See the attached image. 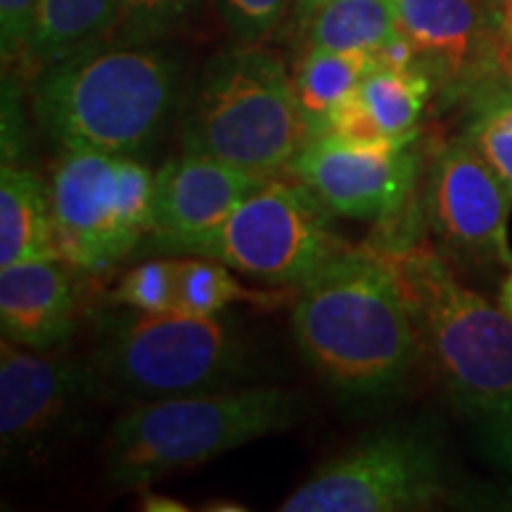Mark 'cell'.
I'll return each mask as SVG.
<instances>
[{
    "mask_svg": "<svg viewBox=\"0 0 512 512\" xmlns=\"http://www.w3.org/2000/svg\"><path fill=\"white\" fill-rule=\"evenodd\" d=\"M292 332L304 361L351 406L394 399L425 361L399 285L375 247L349 245L299 285Z\"/></svg>",
    "mask_w": 512,
    "mask_h": 512,
    "instance_id": "obj_1",
    "label": "cell"
},
{
    "mask_svg": "<svg viewBox=\"0 0 512 512\" xmlns=\"http://www.w3.org/2000/svg\"><path fill=\"white\" fill-rule=\"evenodd\" d=\"M181 79L171 50L107 38L34 74V114L62 150L138 157L174 117Z\"/></svg>",
    "mask_w": 512,
    "mask_h": 512,
    "instance_id": "obj_2",
    "label": "cell"
},
{
    "mask_svg": "<svg viewBox=\"0 0 512 512\" xmlns=\"http://www.w3.org/2000/svg\"><path fill=\"white\" fill-rule=\"evenodd\" d=\"M302 396L283 387H226L136 401L114 420L105 446V482L121 491L207 465L249 441L290 430Z\"/></svg>",
    "mask_w": 512,
    "mask_h": 512,
    "instance_id": "obj_3",
    "label": "cell"
},
{
    "mask_svg": "<svg viewBox=\"0 0 512 512\" xmlns=\"http://www.w3.org/2000/svg\"><path fill=\"white\" fill-rule=\"evenodd\" d=\"M311 140L294 79L261 43H238L204 64L185 102L183 150L259 178L290 171Z\"/></svg>",
    "mask_w": 512,
    "mask_h": 512,
    "instance_id": "obj_4",
    "label": "cell"
},
{
    "mask_svg": "<svg viewBox=\"0 0 512 512\" xmlns=\"http://www.w3.org/2000/svg\"><path fill=\"white\" fill-rule=\"evenodd\" d=\"M420 339L460 411L512 396V318L470 290L432 245L380 249Z\"/></svg>",
    "mask_w": 512,
    "mask_h": 512,
    "instance_id": "obj_5",
    "label": "cell"
},
{
    "mask_svg": "<svg viewBox=\"0 0 512 512\" xmlns=\"http://www.w3.org/2000/svg\"><path fill=\"white\" fill-rule=\"evenodd\" d=\"M91 366L100 392L128 401L238 387L254 375L249 349L219 316L128 309L102 325Z\"/></svg>",
    "mask_w": 512,
    "mask_h": 512,
    "instance_id": "obj_6",
    "label": "cell"
},
{
    "mask_svg": "<svg viewBox=\"0 0 512 512\" xmlns=\"http://www.w3.org/2000/svg\"><path fill=\"white\" fill-rule=\"evenodd\" d=\"M48 188L57 249L74 268L105 271L150 235L155 174L138 157L62 150Z\"/></svg>",
    "mask_w": 512,
    "mask_h": 512,
    "instance_id": "obj_7",
    "label": "cell"
},
{
    "mask_svg": "<svg viewBox=\"0 0 512 512\" xmlns=\"http://www.w3.org/2000/svg\"><path fill=\"white\" fill-rule=\"evenodd\" d=\"M446 463L425 427L363 434L294 489L280 512L425 510L446 496Z\"/></svg>",
    "mask_w": 512,
    "mask_h": 512,
    "instance_id": "obj_8",
    "label": "cell"
},
{
    "mask_svg": "<svg viewBox=\"0 0 512 512\" xmlns=\"http://www.w3.org/2000/svg\"><path fill=\"white\" fill-rule=\"evenodd\" d=\"M302 183L268 178L235 207L197 256L221 261L266 285L299 287L347 249Z\"/></svg>",
    "mask_w": 512,
    "mask_h": 512,
    "instance_id": "obj_9",
    "label": "cell"
},
{
    "mask_svg": "<svg viewBox=\"0 0 512 512\" xmlns=\"http://www.w3.org/2000/svg\"><path fill=\"white\" fill-rule=\"evenodd\" d=\"M100 392L91 363L0 344V446L5 465H36L67 437L86 401Z\"/></svg>",
    "mask_w": 512,
    "mask_h": 512,
    "instance_id": "obj_10",
    "label": "cell"
},
{
    "mask_svg": "<svg viewBox=\"0 0 512 512\" xmlns=\"http://www.w3.org/2000/svg\"><path fill=\"white\" fill-rule=\"evenodd\" d=\"M425 200L427 221L444 252L463 264L508 271L512 190L467 136L434 157Z\"/></svg>",
    "mask_w": 512,
    "mask_h": 512,
    "instance_id": "obj_11",
    "label": "cell"
},
{
    "mask_svg": "<svg viewBox=\"0 0 512 512\" xmlns=\"http://www.w3.org/2000/svg\"><path fill=\"white\" fill-rule=\"evenodd\" d=\"M415 136L356 140L318 133L290 174L332 214L349 219H384L406 200L418 174Z\"/></svg>",
    "mask_w": 512,
    "mask_h": 512,
    "instance_id": "obj_12",
    "label": "cell"
},
{
    "mask_svg": "<svg viewBox=\"0 0 512 512\" xmlns=\"http://www.w3.org/2000/svg\"><path fill=\"white\" fill-rule=\"evenodd\" d=\"M264 181L204 152L181 150L155 174L152 249L197 256Z\"/></svg>",
    "mask_w": 512,
    "mask_h": 512,
    "instance_id": "obj_13",
    "label": "cell"
},
{
    "mask_svg": "<svg viewBox=\"0 0 512 512\" xmlns=\"http://www.w3.org/2000/svg\"><path fill=\"white\" fill-rule=\"evenodd\" d=\"M396 12L432 83L463 86L503 60L489 0H396Z\"/></svg>",
    "mask_w": 512,
    "mask_h": 512,
    "instance_id": "obj_14",
    "label": "cell"
},
{
    "mask_svg": "<svg viewBox=\"0 0 512 512\" xmlns=\"http://www.w3.org/2000/svg\"><path fill=\"white\" fill-rule=\"evenodd\" d=\"M72 264L62 256L0 268L3 337L29 349L48 351L74 332L79 292Z\"/></svg>",
    "mask_w": 512,
    "mask_h": 512,
    "instance_id": "obj_15",
    "label": "cell"
},
{
    "mask_svg": "<svg viewBox=\"0 0 512 512\" xmlns=\"http://www.w3.org/2000/svg\"><path fill=\"white\" fill-rule=\"evenodd\" d=\"M60 256L50 188L31 169L5 159L0 169V268Z\"/></svg>",
    "mask_w": 512,
    "mask_h": 512,
    "instance_id": "obj_16",
    "label": "cell"
},
{
    "mask_svg": "<svg viewBox=\"0 0 512 512\" xmlns=\"http://www.w3.org/2000/svg\"><path fill=\"white\" fill-rule=\"evenodd\" d=\"M309 48L339 53H377L389 38L401 34L396 0H323L299 12Z\"/></svg>",
    "mask_w": 512,
    "mask_h": 512,
    "instance_id": "obj_17",
    "label": "cell"
},
{
    "mask_svg": "<svg viewBox=\"0 0 512 512\" xmlns=\"http://www.w3.org/2000/svg\"><path fill=\"white\" fill-rule=\"evenodd\" d=\"M117 27L114 0H41L27 69L31 74L62 57L98 46Z\"/></svg>",
    "mask_w": 512,
    "mask_h": 512,
    "instance_id": "obj_18",
    "label": "cell"
},
{
    "mask_svg": "<svg viewBox=\"0 0 512 512\" xmlns=\"http://www.w3.org/2000/svg\"><path fill=\"white\" fill-rule=\"evenodd\" d=\"M432 86L420 67L392 69L375 64L358 83L354 100L382 138H408L418 131Z\"/></svg>",
    "mask_w": 512,
    "mask_h": 512,
    "instance_id": "obj_19",
    "label": "cell"
},
{
    "mask_svg": "<svg viewBox=\"0 0 512 512\" xmlns=\"http://www.w3.org/2000/svg\"><path fill=\"white\" fill-rule=\"evenodd\" d=\"M377 64L375 53H339V50L309 48L294 72V91L311 136L323 133L330 114L356 91L370 69Z\"/></svg>",
    "mask_w": 512,
    "mask_h": 512,
    "instance_id": "obj_20",
    "label": "cell"
},
{
    "mask_svg": "<svg viewBox=\"0 0 512 512\" xmlns=\"http://www.w3.org/2000/svg\"><path fill=\"white\" fill-rule=\"evenodd\" d=\"M176 297L178 311L192 316H219L233 304L266 302L268 294L238 283L230 273V266L221 261L195 256V259H178Z\"/></svg>",
    "mask_w": 512,
    "mask_h": 512,
    "instance_id": "obj_21",
    "label": "cell"
},
{
    "mask_svg": "<svg viewBox=\"0 0 512 512\" xmlns=\"http://www.w3.org/2000/svg\"><path fill=\"white\" fill-rule=\"evenodd\" d=\"M117 27L112 38L133 43H159L174 34L202 8V0H114Z\"/></svg>",
    "mask_w": 512,
    "mask_h": 512,
    "instance_id": "obj_22",
    "label": "cell"
},
{
    "mask_svg": "<svg viewBox=\"0 0 512 512\" xmlns=\"http://www.w3.org/2000/svg\"><path fill=\"white\" fill-rule=\"evenodd\" d=\"M465 136L512 190V88L479 102Z\"/></svg>",
    "mask_w": 512,
    "mask_h": 512,
    "instance_id": "obj_23",
    "label": "cell"
},
{
    "mask_svg": "<svg viewBox=\"0 0 512 512\" xmlns=\"http://www.w3.org/2000/svg\"><path fill=\"white\" fill-rule=\"evenodd\" d=\"M176 271L178 259L143 261L121 278L112 299L126 309L145 313L178 311Z\"/></svg>",
    "mask_w": 512,
    "mask_h": 512,
    "instance_id": "obj_24",
    "label": "cell"
},
{
    "mask_svg": "<svg viewBox=\"0 0 512 512\" xmlns=\"http://www.w3.org/2000/svg\"><path fill=\"white\" fill-rule=\"evenodd\" d=\"M482 456L512 477V396L463 411Z\"/></svg>",
    "mask_w": 512,
    "mask_h": 512,
    "instance_id": "obj_25",
    "label": "cell"
},
{
    "mask_svg": "<svg viewBox=\"0 0 512 512\" xmlns=\"http://www.w3.org/2000/svg\"><path fill=\"white\" fill-rule=\"evenodd\" d=\"M292 0H216L219 15L238 43H261L285 22Z\"/></svg>",
    "mask_w": 512,
    "mask_h": 512,
    "instance_id": "obj_26",
    "label": "cell"
},
{
    "mask_svg": "<svg viewBox=\"0 0 512 512\" xmlns=\"http://www.w3.org/2000/svg\"><path fill=\"white\" fill-rule=\"evenodd\" d=\"M41 0H0V50L3 62L27 67Z\"/></svg>",
    "mask_w": 512,
    "mask_h": 512,
    "instance_id": "obj_27",
    "label": "cell"
},
{
    "mask_svg": "<svg viewBox=\"0 0 512 512\" xmlns=\"http://www.w3.org/2000/svg\"><path fill=\"white\" fill-rule=\"evenodd\" d=\"M498 304H501V309L512 318V264L508 271H505L501 290H498Z\"/></svg>",
    "mask_w": 512,
    "mask_h": 512,
    "instance_id": "obj_28",
    "label": "cell"
},
{
    "mask_svg": "<svg viewBox=\"0 0 512 512\" xmlns=\"http://www.w3.org/2000/svg\"><path fill=\"white\" fill-rule=\"evenodd\" d=\"M501 64H503V72H505V76H508L510 88H512V41H508V46L503 48V60H501Z\"/></svg>",
    "mask_w": 512,
    "mask_h": 512,
    "instance_id": "obj_29",
    "label": "cell"
},
{
    "mask_svg": "<svg viewBox=\"0 0 512 512\" xmlns=\"http://www.w3.org/2000/svg\"><path fill=\"white\" fill-rule=\"evenodd\" d=\"M505 34H508V41H512V0H508V10H505Z\"/></svg>",
    "mask_w": 512,
    "mask_h": 512,
    "instance_id": "obj_30",
    "label": "cell"
},
{
    "mask_svg": "<svg viewBox=\"0 0 512 512\" xmlns=\"http://www.w3.org/2000/svg\"><path fill=\"white\" fill-rule=\"evenodd\" d=\"M318 3H323V0H297V10L299 12H306V10H311L313 5H318Z\"/></svg>",
    "mask_w": 512,
    "mask_h": 512,
    "instance_id": "obj_31",
    "label": "cell"
}]
</instances>
